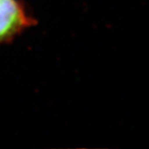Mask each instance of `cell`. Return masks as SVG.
Segmentation results:
<instances>
[{"instance_id":"1","label":"cell","mask_w":149,"mask_h":149,"mask_svg":"<svg viewBox=\"0 0 149 149\" xmlns=\"http://www.w3.org/2000/svg\"><path fill=\"white\" fill-rule=\"evenodd\" d=\"M35 24L23 0H0V45L10 43Z\"/></svg>"}]
</instances>
